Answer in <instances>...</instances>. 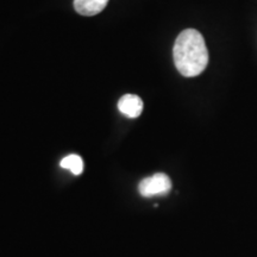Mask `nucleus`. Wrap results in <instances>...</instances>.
Here are the masks:
<instances>
[{
  "instance_id": "nucleus-1",
  "label": "nucleus",
  "mask_w": 257,
  "mask_h": 257,
  "mask_svg": "<svg viewBox=\"0 0 257 257\" xmlns=\"http://www.w3.org/2000/svg\"><path fill=\"white\" fill-rule=\"evenodd\" d=\"M173 57L181 75L186 78L200 75L208 63V50L200 32L194 29L182 31L174 43Z\"/></svg>"
},
{
  "instance_id": "nucleus-2",
  "label": "nucleus",
  "mask_w": 257,
  "mask_h": 257,
  "mask_svg": "<svg viewBox=\"0 0 257 257\" xmlns=\"http://www.w3.org/2000/svg\"><path fill=\"white\" fill-rule=\"evenodd\" d=\"M172 189V181L169 176L163 173H156L153 176L143 179L138 185V191L143 198L163 197Z\"/></svg>"
},
{
  "instance_id": "nucleus-3",
  "label": "nucleus",
  "mask_w": 257,
  "mask_h": 257,
  "mask_svg": "<svg viewBox=\"0 0 257 257\" xmlns=\"http://www.w3.org/2000/svg\"><path fill=\"white\" fill-rule=\"evenodd\" d=\"M118 110L125 117L137 118L143 111V100L138 95L125 94L118 101Z\"/></svg>"
},
{
  "instance_id": "nucleus-4",
  "label": "nucleus",
  "mask_w": 257,
  "mask_h": 257,
  "mask_svg": "<svg viewBox=\"0 0 257 257\" xmlns=\"http://www.w3.org/2000/svg\"><path fill=\"white\" fill-rule=\"evenodd\" d=\"M108 0H74L76 12L86 17L100 14L107 5Z\"/></svg>"
},
{
  "instance_id": "nucleus-5",
  "label": "nucleus",
  "mask_w": 257,
  "mask_h": 257,
  "mask_svg": "<svg viewBox=\"0 0 257 257\" xmlns=\"http://www.w3.org/2000/svg\"><path fill=\"white\" fill-rule=\"evenodd\" d=\"M60 165L62 168L70 170L74 175H80L83 172V161L81 157L75 154L64 157Z\"/></svg>"
}]
</instances>
